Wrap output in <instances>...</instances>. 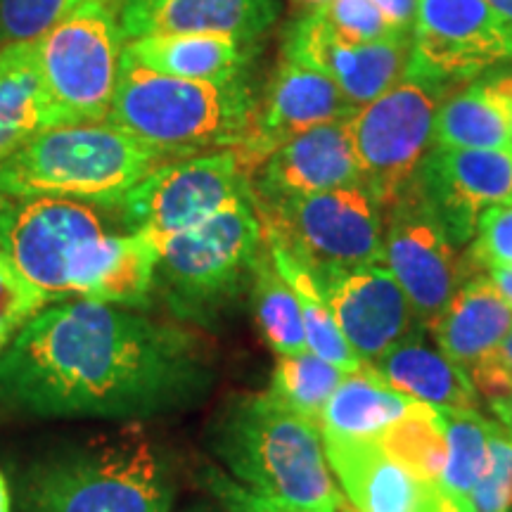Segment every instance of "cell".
Wrapping results in <instances>:
<instances>
[{"label": "cell", "mask_w": 512, "mask_h": 512, "mask_svg": "<svg viewBox=\"0 0 512 512\" xmlns=\"http://www.w3.org/2000/svg\"><path fill=\"white\" fill-rule=\"evenodd\" d=\"M256 114L259 100L245 76L230 81L176 79L121 55L107 124L174 162L235 150L252 136Z\"/></svg>", "instance_id": "3957f363"}, {"label": "cell", "mask_w": 512, "mask_h": 512, "mask_svg": "<svg viewBox=\"0 0 512 512\" xmlns=\"http://www.w3.org/2000/svg\"><path fill=\"white\" fill-rule=\"evenodd\" d=\"M344 512H356L354 508H344Z\"/></svg>", "instance_id": "f907efd6"}, {"label": "cell", "mask_w": 512, "mask_h": 512, "mask_svg": "<svg viewBox=\"0 0 512 512\" xmlns=\"http://www.w3.org/2000/svg\"><path fill=\"white\" fill-rule=\"evenodd\" d=\"M389 387L432 408H475L477 389L470 375L415 330L387 354L370 363Z\"/></svg>", "instance_id": "cb8c5ba5"}, {"label": "cell", "mask_w": 512, "mask_h": 512, "mask_svg": "<svg viewBox=\"0 0 512 512\" xmlns=\"http://www.w3.org/2000/svg\"><path fill=\"white\" fill-rule=\"evenodd\" d=\"M0 512H12V498H10V484L0 472Z\"/></svg>", "instance_id": "f6af8a7d"}, {"label": "cell", "mask_w": 512, "mask_h": 512, "mask_svg": "<svg viewBox=\"0 0 512 512\" xmlns=\"http://www.w3.org/2000/svg\"><path fill=\"white\" fill-rule=\"evenodd\" d=\"M162 164L152 147L107 121L48 128L0 166V195L62 197L114 211Z\"/></svg>", "instance_id": "277c9868"}, {"label": "cell", "mask_w": 512, "mask_h": 512, "mask_svg": "<svg viewBox=\"0 0 512 512\" xmlns=\"http://www.w3.org/2000/svg\"><path fill=\"white\" fill-rule=\"evenodd\" d=\"M316 12L337 36L354 43H382L411 36L396 29L373 0H328L318 5Z\"/></svg>", "instance_id": "836d02e7"}, {"label": "cell", "mask_w": 512, "mask_h": 512, "mask_svg": "<svg viewBox=\"0 0 512 512\" xmlns=\"http://www.w3.org/2000/svg\"><path fill=\"white\" fill-rule=\"evenodd\" d=\"M351 117L316 126L280 145L249 178L254 202H275L361 185Z\"/></svg>", "instance_id": "d6986e66"}, {"label": "cell", "mask_w": 512, "mask_h": 512, "mask_svg": "<svg viewBox=\"0 0 512 512\" xmlns=\"http://www.w3.org/2000/svg\"><path fill=\"white\" fill-rule=\"evenodd\" d=\"M105 233H112L105 209L95 204L0 195V252L55 302L69 297V273L81 249Z\"/></svg>", "instance_id": "8fae6325"}, {"label": "cell", "mask_w": 512, "mask_h": 512, "mask_svg": "<svg viewBox=\"0 0 512 512\" xmlns=\"http://www.w3.org/2000/svg\"><path fill=\"white\" fill-rule=\"evenodd\" d=\"M211 387L190 330L91 299L46 306L0 351V415L15 418L152 420Z\"/></svg>", "instance_id": "6da1fadb"}, {"label": "cell", "mask_w": 512, "mask_h": 512, "mask_svg": "<svg viewBox=\"0 0 512 512\" xmlns=\"http://www.w3.org/2000/svg\"><path fill=\"white\" fill-rule=\"evenodd\" d=\"M344 375L347 373L342 368L332 366L325 358L306 349L302 354L278 356L268 394L299 418L320 427L325 406Z\"/></svg>", "instance_id": "4dcf8cb0"}, {"label": "cell", "mask_w": 512, "mask_h": 512, "mask_svg": "<svg viewBox=\"0 0 512 512\" xmlns=\"http://www.w3.org/2000/svg\"><path fill=\"white\" fill-rule=\"evenodd\" d=\"M448 86L406 69L401 81L349 119L361 185L387 211L411 188L432 150L434 117Z\"/></svg>", "instance_id": "ba28073f"}, {"label": "cell", "mask_w": 512, "mask_h": 512, "mask_svg": "<svg viewBox=\"0 0 512 512\" xmlns=\"http://www.w3.org/2000/svg\"><path fill=\"white\" fill-rule=\"evenodd\" d=\"M486 275H489L491 283L496 285V290L503 294V299L512 309V268H489Z\"/></svg>", "instance_id": "b9f144b4"}, {"label": "cell", "mask_w": 512, "mask_h": 512, "mask_svg": "<svg viewBox=\"0 0 512 512\" xmlns=\"http://www.w3.org/2000/svg\"><path fill=\"white\" fill-rule=\"evenodd\" d=\"M470 501L477 512H512V434L498 422H491L489 458Z\"/></svg>", "instance_id": "e575fe53"}, {"label": "cell", "mask_w": 512, "mask_h": 512, "mask_svg": "<svg viewBox=\"0 0 512 512\" xmlns=\"http://www.w3.org/2000/svg\"><path fill=\"white\" fill-rule=\"evenodd\" d=\"M297 5H302V8H309V10H316L318 5L328 3V0H294Z\"/></svg>", "instance_id": "7dc6e473"}, {"label": "cell", "mask_w": 512, "mask_h": 512, "mask_svg": "<svg viewBox=\"0 0 512 512\" xmlns=\"http://www.w3.org/2000/svg\"><path fill=\"white\" fill-rule=\"evenodd\" d=\"M325 458L356 512H441L448 494L439 482L413 475L377 439L323 434Z\"/></svg>", "instance_id": "ac0fdd59"}, {"label": "cell", "mask_w": 512, "mask_h": 512, "mask_svg": "<svg viewBox=\"0 0 512 512\" xmlns=\"http://www.w3.org/2000/svg\"><path fill=\"white\" fill-rule=\"evenodd\" d=\"M264 252V223L249 190L214 219L164 242L155 294L178 320L209 325L252 287Z\"/></svg>", "instance_id": "8992f818"}, {"label": "cell", "mask_w": 512, "mask_h": 512, "mask_svg": "<svg viewBox=\"0 0 512 512\" xmlns=\"http://www.w3.org/2000/svg\"><path fill=\"white\" fill-rule=\"evenodd\" d=\"M486 3H489L494 10L501 12L503 17L512 19V0H486Z\"/></svg>", "instance_id": "bcb514c9"}, {"label": "cell", "mask_w": 512, "mask_h": 512, "mask_svg": "<svg viewBox=\"0 0 512 512\" xmlns=\"http://www.w3.org/2000/svg\"><path fill=\"white\" fill-rule=\"evenodd\" d=\"M508 110H510V124H512V107H508Z\"/></svg>", "instance_id": "816d5d0a"}, {"label": "cell", "mask_w": 512, "mask_h": 512, "mask_svg": "<svg viewBox=\"0 0 512 512\" xmlns=\"http://www.w3.org/2000/svg\"><path fill=\"white\" fill-rule=\"evenodd\" d=\"M256 43L219 34H157L128 41L121 55L150 72L190 81H230L245 76Z\"/></svg>", "instance_id": "603a6c76"}, {"label": "cell", "mask_w": 512, "mask_h": 512, "mask_svg": "<svg viewBox=\"0 0 512 512\" xmlns=\"http://www.w3.org/2000/svg\"><path fill=\"white\" fill-rule=\"evenodd\" d=\"M313 273L339 330L363 366L422 328L406 292L382 264Z\"/></svg>", "instance_id": "5bb4252c"}, {"label": "cell", "mask_w": 512, "mask_h": 512, "mask_svg": "<svg viewBox=\"0 0 512 512\" xmlns=\"http://www.w3.org/2000/svg\"><path fill=\"white\" fill-rule=\"evenodd\" d=\"M79 3H83V0H67V8H64V12H67V10H72L74 5H79ZM107 3H112V0H107Z\"/></svg>", "instance_id": "681fc988"}, {"label": "cell", "mask_w": 512, "mask_h": 512, "mask_svg": "<svg viewBox=\"0 0 512 512\" xmlns=\"http://www.w3.org/2000/svg\"><path fill=\"white\" fill-rule=\"evenodd\" d=\"M408 69L451 88L512 64V19L486 0H418Z\"/></svg>", "instance_id": "7c38bea8"}, {"label": "cell", "mask_w": 512, "mask_h": 512, "mask_svg": "<svg viewBox=\"0 0 512 512\" xmlns=\"http://www.w3.org/2000/svg\"><path fill=\"white\" fill-rule=\"evenodd\" d=\"M67 0H0V46L36 41L64 15Z\"/></svg>", "instance_id": "8d00e7d4"}, {"label": "cell", "mask_w": 512, "mask_h": 512, "mask_svg": "<svg viewBox=\"0 0 512 512\" xmlns=\"http://www.w3.org/2000/svg\"><path fill=\"white\" fill-rule=\"evenodd\" d=\"M413 185L453 245H470L479 216L512 197V150L432 147Z\"/></svg>", "instance_id": "9a60e30c"}, {"label": "cell", "mask_w": 512, "mask_h": 512, "mask_svg": "<svg viewBox=\"0 0 512 512\" xmlns=\"http://www.w3.org/2000/svg\"><path fill=\"white\" fill-rule=\"evenodd\" d=\"M441 512H477V510H475V505H472L470 498L448 494V501Z\"/></svg>", "instance_id": "ee69618b"}, {"label": "cell", "mask_w": 512, "mask_h": 512, "mask_svg": "<svg viewBox=\"0 0 512 512\" xmlns=\"http://www.w3.org/2000/svg\"><path fill=\"white\" fill-rule=\"evenodd\" d=\"M249 192L235 150L174 159L133 185L114 207L121 230L145 233L159 245L202 226Z\"/></svg>", "instance_id": "30bf717a"}, {"label": "cell", "mask_w": 512, "mask_h": 512, "mask_svg": "<svg viewBox=\"0 0 512 512\" xmlns=\"http://www.w3.org/2000/svg\"><path fill=\"white\" fill-rule=\"evenodd\" d=\"M214 451L230 477L283 512H344L323 434L271 394L230 401L214 427Z\"/></svg>", "instance_id": "7a4b0ae2"}, {"label": "cell", "mask_w": 512, "mask_h": 512, "mask_svg": "<svg viewBox=\"0 0 512 512\" xmlns=\"http://www.w3.org/2000/svg\"><path fill=\"white\" fill-rule=\"evenodd\" d=\"M411 48V36L382 43L347 41L337 36L316 10H309V15L297 19L287 31L283 57L309 64L328 76L358 110L403 79Z\"/></svg>", "instance_id": "2e32d148"}, {"label": "cell", "mask_w": 512, "mask_h": 512, "mask_svg": "<svg viewBox=\"0 0 512 512\" xmlns=\"http://www.w3.org/2000/svg\"><path fill=\"white\" fill-rule=\"evenodd\" d=\"M446 427V467L441 486L446 494L470 498L479 477H482L486 458H489L491 420L479 415L475 408H437Z\"/></svg>", "instance_id": "1f68e13d"}, {"label": "cell", "mask_w": 512, "mask_h": 512, "mask_svg": "<svg viewBox=\"0 0 512 512\" xmlns=\"http://www.w3.org/2000/svg\"><path fill=\"white\" fill-rule=\"evenodd\" d=\"M124 41L107 0H83L36 38L43 124H102L112 110Z\"/></svg>", "instance_id": "52a82bcc"}, {"label": "cell", "mask_w": 512, "mask_h": 512, "mask_svg": "<svg viewBox=\"0 0 512 512\" xmlns=\"http://www.w3.org/2000/svg\"><path fill=\"white\" fill-rule=\"evenodd\" d=\"M280 15V0H121V41L157 34H219L256 43Z\"/></svg>", "instance_id": "ffe728a7"}, {"label": "cell", "mask_w": 512, "mask_h": 512, "mask_svg": "<svg viewBox=\"0 0 512 512\" xmlns=\"http://www.w3.org/2000/svg\"><path fill=\"white\" fill-rule=\"evenodd\" d=\"M489 408H491V413L496 415L498 425L512 434V392L489 399Z\"/></svg>", "instance_id": "60d3db41"}, {"label": "cell", "mask_w": 512, "mask_h": 512, "mask_svg": "<svg viewBox=\"0 0 512 512\" xmlns=\"http://www.w3.org/2000/svg\"><path fill=\"white\" fill-rule=\"evenodd\" d=\"M470 380L486 399L512 392V330L489 356L470 370Z\"/></svg>", "instance_id": "74e56055"}, {"label": "cell", "mask_w": 512, "mask_h": 512, "mask_svg": "<svg viewBox=\"0 0 512 512\" xmlns=\"http://www.w3.org/2000/svg\"><path fill=\"white\" fill-rule=\"evenodd\" d=\"M162 245L145 233L112 230L91 240L74 259L69 297L147 309L155 294V271Z\"/></svg>", "instance_id": "44dd1931"}, {"label": "cell", "mask_w": 512, "mask_h": 512, "mask_svg": "<svg viewBox=\"0 0 512 512\" xmlns=\"http://www.w3.org/2000/svg\"><path fill=\"white\" fill-rule=\"evenodd\" d=\"M432 147L437 150H512V124L505 100L489 79L472 81L446 95L434 117Z\"/></svg>", "instance_id": "d4e9b609"}, {"label": "cell", "mask_w": 512, "mask_h": 512, "mask_svg": "<svg viewBox=\"0 0 512 512\" xmlns=\"http://www.w3.org/2000/svg\"><path fill=\"white\" fill-rule=\"evenodd\" d=\"M512 330V309L489 275H470L434 323L437 347L470 373Z\"/></svg>", "instance_id": "7402d4cb"}, {"label": "cell", "mask_w": 512, "mask_h": 512, "mask_svg": "<svg viewBox=\"0 0 512 512\" xmlns=\"http://www.w3.org/2000/svg\"><path fill=\"white\" fill-rule=\"evenodd\" d=\"M413 399L380 380L370 366L344 375L320 418V434L344 439H377L408 413Z\"/></svg>", "instance_id": "484cf974"}, {"label": "cell", "mask_w": 512, "mask_h": 512, "mask_svg": "<svg viewBox=\"0 0 512 512\" xmlns=\"http://www.w3.org/2000/svg\"><path fill=\"white\" fill-rule=\"evenodd\" d=\"M19 503L24 512H171L174 486L147 439H102L31 463Z\"/></svg>", "instance_id": "5b68a950"}, {"label": "cell", "mask_w": 512, "mask_h": 512, "mask_svg": "<svg viewBox=\"0 0 512 512\" xmlns=\"http://www.w3.org/2000/svg\"><path fill=\"white\" fill-rule=\"evenodd\" d=\"M354 112L356 107L344 98L335 81L309 64L283 57L268 83L264 105H259L252 136L235 147L242 169L252 178L254 171L287 140L330 121L347 119Z\"/></svg>", "instance_id": "e0dca14e"}, {"label": "cell", "mask_w": 512, "mask_h": 512, "mask_svg": "<svg viewBox=\"0 0 512 512\" xmlns=\"http://www.w3.org/2000/svg\"><path fill=\"white\" fill-rule=\"evenodd\" d=\"M254 204L264 233L313 271L382 264V209L363 185Z\"/></svg>", "instance_id": "9c48e42d"}, {"label": "cell", "mask_w": 512, "mask_h": 512, "mask_svg": "<svg viewBox=\"0 0 512 512\" xmlns=\"http://www.w3.org/2000/svg\"><path fill=\"white\" fill-rule=\"evenodd\" d=\"M266 247L275 268L287 280V285L292 287L299 309H302L306 347H309V351L325 358L332 366L342 368L344 373H354V370L363 368L361 358L351 351L342 330H339L328 299H325L323 290H320L316 273L311 271L309 264L299 259L285 242L273 238V235H266Z\"/></svg>", "instance_id": "83f0119b"}, {"label": "cell", "mask_w": 512, "mask_h": 512, "mask_svg": "<svg viewBox=\"0 0 512 512\" xmlns=\"http://www.w3.org/2000/svg\"><path fill=\"white\" fill-rule=\"evenodd\" d=\"M512 268V197L494 204L479 216L477 233L470 242L467 266Z\"/></svg>", "instance_id": "d590c367"}, {"label": "cell", "mask_w": 512, "mask_h": 512, "mask_svg": "<svg viewBox=\"0 0 512 512\" xmlns=\"http://www.w3.org/2000/svg\"><path fill=\"white\" fill-rule=\"evenodd\" d=\"M489 83L491 88H494V91L505 100V105L512 107V72L496 76V79H489Z\"/></svg>", "instance_id": "7bdbcfd3"}, {"label": "cell", "mask_w": 512, "mask_h": 512, "mask_svg": "<svg viewBox=\"0 0 512 512\" xmlns=\"http://www.w3.org/2000/svg\"><path fill=\"white\" fill-rule=\"evenodd\" d=\"M202 482L211 494L219 498L226 512H283L280 508H275L273 503H268L266 498L252 494L245 486L235 482L233 477L214 470V467L202 472Z\"/></svg>", "instance_id": "f35d334b"}, {"label": "cell", "mask_w": 512, "mask_h": 512, "mask_svg": "<svg viewBox=\"0 0 512 512\" xmlns=\"http://www.w3.org/2000/svg\"><path fill=\"white\" fill-rule=\"evenodd\" d=\"M188 512H226V510H214V508H207V505H195V508H190Z\"/></svg>", "instance_id": "c3c4849f"}, {"label": "cell", "mask_w": 512, "mask_h": 512, "mask_svg": "<svg viewBox=\"0 0 512 512\" xmlns=\"http://www.w3.org/2000/svg\"><path fill=\"white\" fill-rule=\"evenodd\" d=\"M46 131L36 41L0 46V166Z\"/></svg>", "instance_id": "4316f807"}, {"label": "cell", "mask_w": 512, "mask_h": 512, "mask_svg": "<svg viewBox=\"0 0 512 512\" xmlns=\"http://www.w3.org/2000/svg\"><path fill=\"white\" fill-rule=\"evenodd\" d=\"M380 446L413 475L441 482L446 467V427L437 408L415 401L408 413L384 430Z\"/></svg>", "instance_id": "f546056e"}, {"label": "cell", "mask_w": 512, "mask_h": 512, "mask_svg": "<svg viewBox=\"0 0 512 512\" xmlns=\"http://www.w3.org/2000/svg\"><path fill=\"white\" fill-rule=\"evenodd\" d=\"M249 290H252L256 323H259L261 335L275 354L292 356L309 349L306 347L302 309H299L292 287L275 268L268 247L256 264Z\"/></svg>", "instance_id": "f1b7e54d"}, {"label": "cell", "mask_w": 512, "mask_h": 512, "mask_svg": "<svg viewBox=\"0 0 512 512\" xmlns=\"http://www.w3.org/2000/svg\"><path fill=\"white\" fill-rule=\"evenodd\" d=\"M55 299L29 283L27 275L12 264L10 256L0 252V351L15 335Z\"/></svg>", "instance_id": "d6a6232c"}, {"label": "cell", "mask_w": 512, "mask_h": 512, "mask_svg": "<svg viewBox=\"0 0 512 512\" xmlns=\"http://www.w3.org/2000/svg\"><path fill=\"white\" fill-rule=\"evenodd\" d=\"M382 266L406 292L425 330L434 328L458 287L472 275L415 185L387 209Z\"/></svg>", "instance_id": "4fadbf2b"}, {"label": "cell", "mask_w": 512, "mask_h": 512, "mask_svg": "<svg viewBox=\"0 0 512 512\" xmlns=\"http://www.w3.org/2000/svg\"><path fill=\"white\" fill-rule=\"evenodd\" d=\"M373 3L384 12V17H387L396 29L411 34L415 10H418V0H373Z\"/></svg>", "instance_id": "ab89813d"}]
</instances>
